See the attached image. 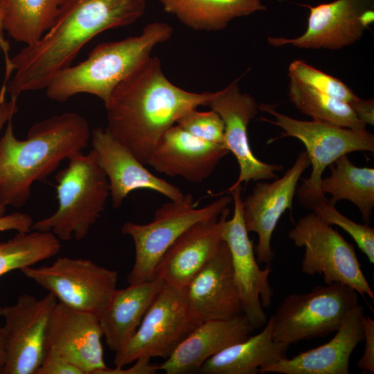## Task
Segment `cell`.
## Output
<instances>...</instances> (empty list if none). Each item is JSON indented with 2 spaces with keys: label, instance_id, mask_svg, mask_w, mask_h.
<instances>
[{
  "label": "cell",
  "instance_id": "8992f818",
  "mask_svg": "<svg viewBox=\"0 0 374 374\" xmlns=\"http://www.w3.org/2000/svg\"><path fill=\"white\" fill-rule=\"evenodd\" d=\"M232 201L231 196L226 195L197 208L192 195L188 194L181 199L164 203L148 224L125 222L121 233L132 238L135 249L129 283L152 279L158 262L179 236L200 221L220 216Z\"/></svg>",
  "mask_w": 374,
  "mask_h": 374
},
{
  "label": "cell",
  "instance_id": "2e32d148",
  "mask_svg": "<svg viewBox=\"0 0 374 374\" xmlns=\"http://www.w3.org/2000/svg\"><path fill=\"white\" fill-rule=\"evenodd\" d=\"M310 162L305 151L300 152L283 177L268 182L258 181L252 192L242 199V213L247 231L258 235L254 249L258 263H271L273 232L283 213L292 209L293 199L302 174Z\"/></svg>",
  "mask_w": 374,
  "mask_h": 374
},
{
  "label": "cell",
  "instance_id": "e0dca14e",
  "mask_svg": "<svg viewBox=\"0 0 374 374\" xmlns=\"http://www.w3.org/2000/svg\"><path fill=\"white\" fill-rule=\"evenodd\" d=\"M103 336L96 314L57 301L47 329L46 353L60 355L83 374H100L107 368L103 357Z\"/></svg>",
  "mask_w": 374,
  "mask_h": 374
},
{
  "label": "cell",
  "instance_id": "e575fe53",
  "mask_svg": "<svg viewBox=\"0 0 374 374\" xmlns=\"http://www.w3.org/2000/svg\"><path fill=\"white\" fill-rule=\"evenodd\" d=\"M35 374H83V373L60 355L46 352Z\"/></svg>",
  "mask_w": 374,
  "mask_h": 374
},
{
  "label": "cell",
  "instance_id": "d590c367",
  "mask_svg": "<svg viewBox=\"0 0 374 374\" xmlns=\"http://www.w3.org/2000/svg\"><path fill=\"white\" fill-rule=\"evenodd\" d=\"M34 223L33 217L28 213L15 212L0 216V233L7 231H16L27 233L31 230Z\"/></svg>",
  "mask_w": 374,
  "mask_h": 374
},
{
  "label": "cell",
  "instance_id": "5b68a950",
  "mask_svg": "<svg viewBox=\"0 0 374 374\" xmlns=\"http://www.w3.org/2000/svg\"><path fill=\"white\" fill-rule=\"evenodd\" d=\"M68 166L55 175L58 207L33 224L31 230L49 231L59 240L84 239L104 211L110 196L108 179L91 150L67 158Z\"/></svg>",
  "mask_w": 374,
  "mask_h": 374
},
{
  "label": "cell",
  "instance_id": "d6986e66",
  "mask_svg": "<svg viewBox=\"0 0 374 374\" xmlns=\"http://www.w3.org/2000/svg\"><path fill=\"white\" fill-rule=\"evenodd\" d=\"M230 211L200 221L185 231L162 256L152 278L178 289L186 288L196 274L216 253Z\"/></svg>",
  "mask_w": 374,
  "mask_h": 374
},
{
  "label": "cell",
  "instance_id": "30bf717a",
  "mask_svg": "<svg viewBox=\"0 0 374 374\" xmlns=\"http://www.w3.org/2000/svg\"><path fill=\"white\" fill-rule=\"evenodd\" d=\"M259 110L272 115L274 120L261 117L263 121L283 130L279 138L293 137L305 145L312 172L296 189L299 202L323 195L319 190L322 175L327 167L341 156L353 152H374V136L366 130L330 125L314 121L298 120L276 111L271 105L260 103Z\"/></svg>",
  "mask_w": 374,
  "mask_h": 374
},
{
  "label": "cell",
  "instance_id": "60d3db41",
  "mask_svg": "<svg viewBox=\"0 0 374 374\" xmlns=\"http://www.w3.org/2000/svg\"><path fill=\"white\" fill-rule=\"evenodd\" d=\"M3 9L0 3V54L3 51V55L8 54L9 51V44L3 37Z\"/></svg>",
  "mask_w": 374,
  "mask_h": 374
},
{
  "label": "cell",
  "instance_id": "cb8c5ba5",
  "mask_svg": "<svg viewBox=\"0 0 374 374\" xmlns=\"http://www.w3.org/2000/svg\"><path fill=\"white\" fill-rule=\"evenodd\" d=\"M157 278L117 289L98 316L108 348L116 352L134 335L146 312L163 287Z\"/></svg>",
  "mask_w": 374,
  "mask_h": 374
},
{
  "label": "cell",
  "instance_id": "603a6c76",
  "mask_svg": "<svg viewBox=\"0 0 374 374\" xmlns=\"http://www.w3.org/2000/svg\"><path fill=\"white\" fill-rule=\"evenodd\" d=\"M253 330L243 314L229 319L203 321L159 364V369L166 374L199 371L207 359L245 340Z\"/></svg>",
  "mask_w": 374,
  "mask_h": 374
},
{
  "label": "cell",
  "instance_id": "b9f144b4",
  "mask_svg": "<svg viewBox=\"0 0 374 374\" xmlns=\"http://www.w3.org/2000/svg\"><path fill=\"white\" fill-rule=\"evenodd\" d=\"M6 211V206L0 204V216L5 215Z\"/></svg>",
  "mask_w": 374,
  "mask_h": 374
},
{
  "label": "cell",
  "instance_id": "4fadbf2b",
  "mask_svg": "<svg viewBox=\"0 0 374 374\" xmlns=\"http://www.w3.org/2000/svg\"><path fill=\"white\" fill-rule=\"evenodd\" d=\"M57 303L50 292L41 299L23 294L15 304L0 307L7 351L2 374H35L46 353L47 329Z\"/></svg>",
  "mask_w": 374,
  "mask_h": 374
},
{
  "label": "cell",
  "instance_id": "52a82bcc",
  "mask_svg": "<svg viewBox=\"0 0 374 374\" xmlns=\"http://www.w3.org/2000/svg\"><path fill=\"white\" fill-rule=\"evenodd\" d=\"M358 303V293L338 283L318 285L307 293L290 294L273 314V339L290 346L325 337L337 331Z\"/></svg>",
  "mask_w": 374,
  "mask_h": 374
},
{
  "label": "cell",
  "instance_id": "d4e9b609",
  "mask_svg": "<svg viewBox=\"0 0 374 374\" xmlns=\"http://www.w3.org/2000/svg\"><path fill=\"white\" fill-rule=\"evenodd\" d=\"M274 324L271 315L260 332L212 356L199 371L206 374H256L261 368L287 358L290 345L274 340Z\"/></svg>",
  "mask_w": 374,
  "mask_h": 374
},
{
  "label": "cell",
  "instance_id": "d6a6232c",
  "mask_svg": "<svg viewBox=\"0 0 374 374\" xmlns=\"http://www.w3.org/2000/svg\"><path fill=\"white\" fill-rule=\"evenodd\" d=\"M176 125L202 140L224 143V125L220 115L214 110L199 112L190 110L181 116Z\"/></svg>",
  "mask_w": 374,
  "mask_h": 374
},
{
  "label": "cell",
  "instance_id": "74e56055",
  "mask_svg": "<svg viewBox=\"0 0 374 374\" xmlns=\"http://www.w3.org/2000/svg\"><path fill=\"white\" fill-rule=\"evenodd\" d=\"M357 118L364 125H374L373 99L364 100L358 96L349 104Z\"/></svg>",
  "mask_w": 374,
  "mask_h": 374
},
{
  "label": "cell",
  "instance_id": "6da1fadb",
  "mask_svg": "<svg viewBox=\"0 0 374 374\" xmlns=\"http://www.w3.org/2000/svg\"><path fill=\"white\" fill-rule=\"evenodd\" d=\"M145 10V0H64L51 28L35 44L26 46L6 64L10 98L45 89L60 71L100 33L129 26Z\"/></svg>",
  "mask_w": 374,
  "mask_h": 374
},
{
  "label": "cell",
  "instance_id": "ab89813d",
  "mask_svg": "<svg viewBox=\"0 0 374 374\" xmlns=\"http://www.w3.org/2000/svg\"><path fill=\"white\" fill-rule=\"evenodd\" d=\"M6 339L3 328L0 326V374H2L6 362Z\"/></svg>",
  "mask_w": 374,
  "mask_h": 374
},
{
  "label": "cell",
  "instance_id": "4316f807",
  "mask_svg": "<svg viewBox=\"0 0 374 374\" xmlns=\"http://www.w3.org/2000/svg\"><path fill=\"white\" fill-rule=\"evenodd\" d=\"M330 175L321 179L319 190L329 194L335 205L340 200L351 202L358 208L364 224H368L374 207V169L357 167L341 156L329 166Z\"/></svg>",
  "mask_w": 374,
  "mask_h": 374
},
{
  "label": "cell",
  "instance_id": "8d00e7d4",
  "mask_svg": "<svg viewBox=\"0 0 374 374\" xmlns=\"http://www.w3.org/2000/svg\"><path fill=\"white\" fill-rule=\"evenodd\" d=\"M150 357H141L136 359L134 365L127 368H107L100 374H154L159 369V364H152Z\"/></svg>",
  "mask_w": 374,
  "mask_h": 374
},
{
  "label": "cell",
  "instance_id": "4dcf8cb0",
  "mask_svg": "<svg viewBox=\"0 0 374 374\" xmlns=\"http://www.w3.org/2000/svg\"><path fill=\"white\" fill-rule=\"evenodd\" d=\"M314 213L323 222L341 228L355 240L359 249L374 263V229L368 224L355 222L341 214L325 195L314 196L299 203Z\"/></svg>",
  "mask_w": 374,
  "mask_h": 374
},
{
  "label": "cell",
  "instance_id": "5bb4252c",
  "mask_svg": "<svg viewBox=\"0 0 374 374\" xmlns=\"http://www.w3.org/2000/svg\"><path fill=\"white\" fill-rule=\"evenodd\" d=\"M309 9L305 32L295 38L269 37L274 46L337 50L360 39L374 19V0H335Z\"/></svg>",
  "mask_w": 374,
  "mask_h": 374
},
{
  "label": "cell",
  "instance_id": "9c48e42d",
  "mask_svg": "<svg viewBox=\"0 0 374 374\" xmlns=\"http://www.w3.org/2000/svg\"><path fill=\"white\" fill-rule=\"evenodd\" d=\"M201 323L188 303L185 288L164 283L136 332L115 352V367H125L141 357L167 359Z\"/></svg>",
  "mask_w": 374,
  "mask_h": 374
},
{
  "label": "cell",
  "instance_id": "9a60e30c",
  "mask_svg": "<svg viewBox=\"0 0 374 374\" xmlns=\"http://www.w3.org/2000/svg\"><path fill=\"white\" fill-rule=\"evenodd\" d=\"M235 80L215 94L208 106L221 117L224 125V143L229 152L235 156L239 166L237 180L229 189L251 181L275 179L276 171L284 167L270 164L258 159L249 144L247 128L250 121L257 115L258 105L255 98L241 91Z\"/></svg>",
  "mask_w": 374,
  "mask_h": 374
},
{
  "label": "cell",
  "instance_id": "836d02e7",
  "mask_svg": "<svg viewBox=\"0 0 374 374\" xmlns=\"http://www.w3.org/2000/svg\"><path fill=\"white\" fill-rule=\"evenodd\" d=\"M365 348L357 362L358 368L366 373H374V321L368 316L362 319Z\"/></svg>",
  "mask_w": 374,
  "mask_h": 374
},
{
  "label": "cell",
  "instance_id": "7c38bea8",
  "mask_svg": "<svg viewBox=\"0 0 374 374\" xmlns=\"http://www.w3.org/2000/svg\"><path fill=\"white\" fill-rule=\"evenodd\" d=\"M242 188L239 185L226 190L233 199V214L224 224L222 239L230 251L243 314L254 329H258L267 323V314L262 307H269L274 296L269 282L272 267L268 263L262 269L258 265L253 242L244 222Z\"/></svg>",
  "mask_w": 374,
  "mask_h": 374
},
{
  "label": "cell",
  "instance_id": "ffe728a7",
  "mask_svg": "<svg viewBox=\"0 0 374 374\" xmlns=\"http://www.w3.org/2000/svg\"><path fill=\"white\" fill-rule=\"evenodd\" d=\"M229 152L224 143L202 140L175 124L162 136L146 165L169 177L199 183Z\"/></svg>",
  "mask_w": 374,
  "mask_h": 374
},
{
  "label": "cell",
  "instance_id": "8fae6325",
  "mask_svg": "<svg viewBox=\"0 0 374 374\" xmlns=\"http://www.w3.org/2000/svg\"><path fill=\"white\" fill-rule=\"evenodd\" d=\"M20 271L53 294L58 302L98 315L116 290L118 273L89 259L60 257L50 265Z\"/></svg>",
  "mask_w": 374,
  "mask_h": 374
},
{
  "label": "cell",
  "instance_id": "f546056e",
  "mask_svg": "<svg viewBox=\"0 0 374 374\" xmlns=\"http://www.w3.org/2000/svg\"><path fill=\"white\" fill-rule=\"evenodd\" d=\"M60 240L51 232L32 230L0 242V276L15 269L34 266L57 255Z\"/></svg>",
  "mask_w": 374,
  "mask_h": 374
},
{
  "label": "cell",
  "instance_id": "7402d4cb",
  "mask_svg": "<svg viewBox=\"0 0 374 374\" xmlns=\"http://www.w3.org/2000/svg\"><path fill=\"white\" fill-rule=\"evenodd\" d=\"M364 307L357 304L346 316L332 339L323 345L260 369V373L348 374L350 357L364 340Z\"/></svg>",
  "mask_w": 374,
  "mask_h": 374
},
{
  "label": "cell",
  "instance_id": "ba28073f",
  "mask_svg": "<svg viewBox=\"0 0 374 374\" xmlns=\"http://www.w3.org/2000/svg\"><path fill=\"white\" fill-rule=\"evenodd\" d=\"M299 247H304L301 271L322 275L326 285H348L363 297L374 293L362 269L354 246L335 229L310 212L301 217L287 233Z\"/></svg>",
  "mask_w": 374,
  "mask_h": 374
},
{
  "label": "cell",
  "instance_id": "277c9868",
  "mask_svg": "<svg viewBox=\"0 0 374 374\" xmlns=\"http://www.w3.org/2000/svg\"><path fill=\"white\" fill-rule=\"evenodd\" d=\"M172 33L168 24L152 22L138 35L99 44L84 60L57 73L45 88L46 96L64 103L75 95L88 93L107 105L114 89L151 56L157 45L168 41Z\"/></svg>",
  "mask_w": 374,
  "mask_h": 374
},
{
  "label": "cell",
  "instance_id": "484cf974",
  "mask_svg": "<svg viewBox=\"0 0 374 374\" xmlns=\"http://www.w3.org/2000/svg\"><path fill=\"white\" fill-rule=\"evenodd\" d=\"M166 12L197 31H218L232 20L265 10L261 0H159Z\"/></svg>",
  "mask_w": 374,
  "mask_h": 374
},
{
  "label": "cell",
  "instance_id": "83f0119b",
  "mask_svg": "<svg viewBox=\"0 0 374 374\" xmlns=\"http://www.w3.org/2000/svg\"><path fill=\"white\" fill-rule=\"evenodd\" d=\"M64 0H0L3 28L16 42L37 43L51 28Z\"/></svg>",
  "mask_w": 374,
  "mask_h": 374
},
{
  "label": "cell",
  "instance_id": "3957f363",
  "mask_svg": "<svg viewBox=\"0 0 374 374\" xmlns=\"http://www.w3.org/2000/svg\"><path fill=\"white\" fill-rule=\"evenodd\" d=\"M12 121L0 138V204L21 207L33 184L46 181L64 159L82 151L91 132L83 116L70 112L35 123L19 140Z\"/></svg>",
  "mask_w": 374,
  "mask_h": 374
},
{
  "label": "cell",
  "instance_id": "1f68e13d",
  "mask_svg": "<svg viewBox=\"0 0 374 374\" xmlns=\"http://www.w3.org/2000/svg\"><path fill=\"white\" fill-rule=\"evenodd\" d=\"M288 76L348 105L357 97L353 90L339 79L300 60H296L290 64Z\"/></svg>",
  "mask_w": 374,
  "mask_h": 374
},
{
  "label": "cell",
  "instance_id": "f1b7e54d",
  "mask_svg": "<svg viewBox=\"0 0 374 374\" xmlns=\"http://www.w3.org/2000/svg\"><path fill=\"white\" fill-rule=\"evenodd\" d=\"M289 78L290 100L297 109L312 121L353 130H366V125L357 118L348 103Z\"/></svg>",
  "mask_w": 374,
  "mask_h": 374
},
{
  "label": "cell",
  "instance_id": "44dd1931",
  "mask_svg": "<svg viewBox=\"0 0 374 374\" xmlns=\"http://www.w3.org/2000/svg\"><path fill=\"white\" fill-rule=\"evenodd\" d=\"M185 290L193 311L202 322L243 314L230 251L224 240Z\"/></svg>",
  "mask_w": 374,
  "mask_h": 374
},
{
  "label": "cell",
  "instance_id": "f35d334b",
  "mask_svg": "<svg viewBox=\"0 0 374 374\" xmlns=\"http://www.w3.org/2000/svg\"><path fill=\"white\" fill-rule=\"evenodd\" d=\"M18 112L16 98H10L9 101L5 99V94L0 93V131L5 124L10 120Z\"/></svg>",
  "mask_w": 374,
  "mask_h": 374
},
{
  "label": "cell",
  "instance_id": "ac0fdd59",
  "mask_svg": "<svg viewBox=\"0 0 374 374\" xmlns=\"http://www.w3.org/2000/svg\"><path fill=\"white\" fill-rule=\"evenodd\" d=\"M91 138L92 150L109 183L114 208H118L130 193L139 189L156 191L170 200H179L184 197L177 186L149 171L106 128L93 129Z\"/></svg>",
  "mask_w": 374,
  "mask_h": 374
},
{
  "label": "cell",
  "instance_id": "7a4b0ae2",
  "mask_svg": "<svg viewBox=\"0 0 374 374\" xmlns=\"http://www.w3.org/2000/svg\"><path fill=\"white\" fill-rule=\"evenodd\" d=\"M215 92H191L172 83L157 57H149L113 91L105 105L107 130L143 164L164 133L187 112L208 106Z\"/></svg>",
  "mask_w": 374,
  "mask_h": 374
}]
</instances>
